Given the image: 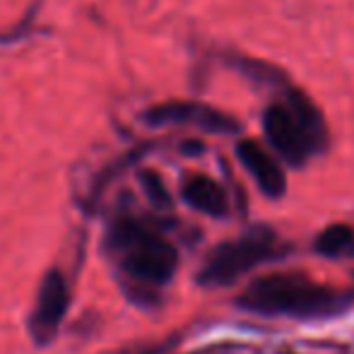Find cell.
<instances>
[{
	"label": "cell",
	"mask_w": 354,
	"mask_h": 354,
	"mask_svg": "<svg viewBox=\"0 0 354 354\" xmlns=\"http://www.w3.org/2000/svg\"><path fill=\"white\" fill-rule=\"evenodd\" d=\"M236 306L256 316L321 321L350 311L354 292L321 284L306 272H268L243 289L241 297H236Z\"/></svg>",
	"instance_id": "cell-1"
},
{
	"label": "cell",
	"mask_w": 354,
	"mask_h": 354,
	"mask_svg": "<svg viewBox=\"0 0 354 354\" xmlns=\"http://www.w3.org/2000/svg\"><path fill=\"white\" fill-rule=\"evenodd\" d=\"M263 133L277 157L292 169L306 167L330 142V131L318 104L292 84H284L280 97L266 106Z\"/></svg>",
	"instance_id": "cell-2"
},
{
	"label": "cell",
	"mask_w": 354,
	"mask_h": 354,
	"mask_svg": "<svg viewBox=\"0 0 354 354\" xmlns=\"http://www.w3.org/2000/svg\"><path fill=\"white\" fill-rule=\"evenodd\" d=\"M109 251L121 266L123 275L145 287L171 282L178 268V251L167 236L133 217H118L109 229Z\"/></svg>",
	"instance_id": "cell-3"
},
{
	"label": "cell",
	"mask_w": 354,
	"mask_h": 354,
	"mask_svg": "<svg viewBox=\"0 0 354 354\" xmlns=\"http://www.w3.org/2000/svg\"><path fill=\"white\" fill-rule=\"evenodd\" d=\"M289 253H292V246L284 239H280L275 229L258 224V227H251L234 241H224L214 246L210 256L205 258V263H203V268L198 270L196 280L201 287L207 289L229 287V284L241 280L243 275L253 272L256 268L272 261H282Z\"/></svg>",
	"instance_id": "cell-4"
},
{
	"label": "cell",
	"mask_w": 354,
	"mask_h": 354,
	"mask_svg": "<svg viewBox=\"0 0 354 354\" xmlns=\"http://www.w3.org/2000/svg\"><path fill=\"white\" fill-rule=\"evenodd\" d=\"M142 121L149 126H196L214 136H234L241 131V123L232 113L193 99H174V102L149 106L142 113Z\"/></svg>",
	"instance_id": "cell-5"
},
{
	"label": "cell",
	"mask_w": 354,
	"mask_h": 354,
	"mask_svg": "<svg viewBox=\"0 0 354 354\" xmlns=\"http://www.w3.org/2000/svg\"><path fill=\"white\" fill-rule=\"evenodd\" d=\"M71 306V289L61 270H48L39 284L37 301L29 316V335L37 345H48L56 340L61 323Z\"/></svg>",
	"instance_id": "cell-6"
},
{
	"label": "cell",
	"mask_w": 354,
	"mask_h": 354,
	"mask_svg": "<svg viewBox=\"0 0 354 354\" xmlns=\"http://www.w3.org/2000/svg\"><path fill=\"white\" fill-rule=\"evenodd\" d=\"M236 157H239V162H241V167L251 174V178L256 181L258 191H261L263 196H268L270 201H280L284 193H287L284 169L258 140H253V138L239 140Z\"/></svg>",
	"instance_id": "cell-7"
},
{
	"label": "cell",
	"mask_w": 354,
	"mask_h": 354,
	"mask_svg": "<svg viewBox=\"0 0 354 354\" xmlns=\"http://www.w3.org/2000/svg\"><path fill=\"white\" fill-rule=\"evenodd\" d=\"M181 196L193 210L210 214V217H227L229 214V198L227 191L219 186L214 178L205 176V174H193L183 181Z\"/></svg>",
	"instance_id": "cell-8"
},
{
	"label": "cell",
	"mask_w": 354,
	"mask_h": 354,
	"mask_svg": "<svg viewBox=\"0 0 354 354\" xmlns=\"http://www.w3.org/2000/svg\"><path fill=\"white\" fill-rule=\"evenodd\" d=\"M313 251L330 261L354 258V227L350 224H330L316 239H313Z\"/></svg>",
	"instance_id": "cell-9"
},
{
	"label": "cell",
	"mask_w": 354,
	"mask_h": 354,
	"mask_svg": "<svg viewBox=\"0 0 354 354\" xmlns=\"http://www.w3.org/2000/svg\"><path fill=\"white\" fill-rule=\"evenodd\" d=\"M232 66L236 68L241 75H246L248 80H253L256 84H263V87H277L282 89L284 84H289L287 75L280 68L270 66L266 61H256V58H248V56H239L232 61Z\"/></svg>",
	"instance_id": "cell-10"
},
{
	"label": "cell",
	"mask_w": 354,
	"mask_h": 354,
	"mask_svg": "<svg viewBox=\"0 0 354 354\" xmlns=\"http://www.w3.org/2000/svg\"><path fill=\"white\" fill-rule=\"evenodd\" d=\"M140 181H142L145 191H147L149 201H152L154 205H157V207H171V196H169L167 186H164V181L159 178V174L142 171L140 174Z\"/></svg>",
	"instance_id": "cell-11"
},
{
	"label": "cell",
	"mask_w": 354,
	"mask_h": 354,
	"mask_svg": "<svg viewBox=\"0 0 354 354\" xmlns=\"http://www.w3.org/2000/svg\"><path fill=\"white\" fill-rule=\"evenodd\" d=\"M191 354H227V347H205V350H196Z\"/></svg>",
	"instance_id": "cell-12"
}]
</instances>
